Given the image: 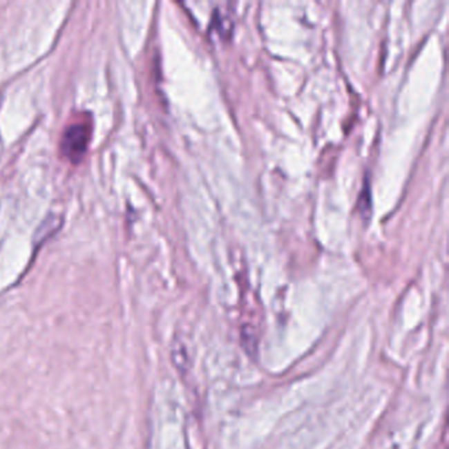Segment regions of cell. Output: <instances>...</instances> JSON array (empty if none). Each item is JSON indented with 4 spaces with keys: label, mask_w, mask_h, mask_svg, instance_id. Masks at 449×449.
<instances>
[{
    "label": "cell",
    "mask_w": 449,
    "mask_h": 449,
    "mask_svg": "<svg viewBox=\"0 0 449 449\" xmlns=\"http://www.w3.org/2000/svg\"><path fill=\"white\" fill-rule=\"evenodd\" d=\"M93 135V124L86 117H78L64 129L61 139L62 155L71 164H78L87 153Z\"/></svg>",
    "instance_id": "cell-1"
}]
</instances>
